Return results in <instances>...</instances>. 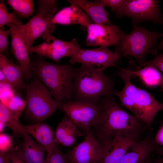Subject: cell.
Wrapping results in <instances>:
<instances>
[{
  "instance_id": "1",
  "label": "cell",
  "mask_w": 163,
  "mask_h": 163,
  "mask_svg": "<svg viewBox=\"0 0 163 163\" xmlns=\"http://www.w3.org/2000/svg\"><path fill=\"white\" fill-rule=\"evenodd\" d=\"M97 104L99 115L91 131L101 146L118 133L138 140L147 129L138 117L120 107L113 96L102 97Z\"/></svg>"
},
{
  "instance_id": "2",
  "label": "cell",
  "mask_w": 163,
  "mask_h": 163,
  "mask_svg": "<svg viewBox=\"0 0 163 163\" xmlns=\"http://www.w3.org/2000/svg\"><path fill=\"white\" fill-rule=\"evenodd\" d=\"M127 69L120 68L116 72V75L123 80L124 85L121 91H116L114 95L119 98L123 107L132 112L149 128L157 114L163 110V103L145 90L134 85L131 79L134 76Z\"/></svg>"
},
{
  "instance_id": "3",
  "label": "cell",
  "mask_w": 163,
  "mask_h": 163,
  "mask_svg": "<svg viewBox=\"0 0 163 163\" xmlns=\"http://www.w3.org/2000/svg\"><path fill=\"white\" fill-rule=\"evenodd\" d=\"M103 71L83 65L76 69L72 84V101L96 104L102 97L114 95L115 82Z\"/></svg>"
},
{
  "instance_id": "4",
  "label": "cell",
  "mask_w": 163,
  "mask_h": 163,
  "mask_svg": "<svg viewBox=\"0 0 163 163\" xmlns=\"http://www.w3.org/2000/svg\"><path fill=\"white\" fill-rule=\"evenodd\" d=\"M76 69L66 64L49 62L40 58L30 62V70L48 89L56 100L71 99L72 84Z\"/></svg>"
},
{
  "instance_id": "5",
  "label": "cell",
  "mask_w": 163,
  "mask_h": 163,
  "mask_svg": "<svg viewBox=\"0 0 163 163\" xmlns=\"http://www.w3.org/2000/svg\"><path fill=\"white\" fill-rule=\"evenodd\" d=\"M133 27V31L120 40L115 52L122 56L129 55L134 57L139 65L146 61L147 53L157 55L156 41L163 37V33L150 31L136 25Z\"/></svg>"
},
{
  "instance_id": "6",
  "label": "cell",
  "mask_w": 163,
  "mask_h": 163,
  "mask_svg": "<svg viewBox=\"0 0 163 163\" xmlns=\"http://www.w3.org/2000/svg\"><path fill=\"white\" fill-rule=\"evenodd\" d=\"M25 89L26 114L38 123L52 115L62 102L53 98L48 89L36 78L26 85Z\"/></svg>"
},
{
  "instance_id": "7",
  "label": "cell",
  "mask_w": 163,
  "mask_h": 163,
  "mask_svg": "<svg viewBox=\"0 0 163 163\" xmlns=\"http://www.w3.org/2000/svg\"><path fill=\"white\" fill-rule=\"evenodd\" d=\"M58 9L56 0H40L36 14L21 27V33L27 48L33 46L35 40L48 30L53 32L56 25L52 23Z\"/></svg>"
},
{
  "instance_id": "8",
  "label": "cell",
  "mask_w": 163,
  "mask_h": 163,
  "mask_svg": "<svg viewBox=\"0 0 163 163\" xmlns=\"http://www.w3.org/2000/svg\"><path fill=\"white\" fill-rule=\"evenodd\" d=\"M116 17L129 18L133 25L143 21L163 24V17L156 0H126L116 11Z\"/></svg>"
},
{
  "instance_id": "9",
  "label": "cell",
  "mask_w": 163,
  "mask_h": 163,
  "mask_svg": "<svg viewBox=\"0 0 163 163\" xmlns=\"http://www.w3.org/2000/svg\"><path fill=\"white\" fill-rule=\"evenodd\" d=\"M59 107L85 136L99 118L100 109L97 104L70 101L62 102Z\"/></svg>"
},
{
  "instance_id": "10",
  "label": "cell",
  "mask_w": 163,
  "mask_h": 163,
  "mask_svg": "<svg viewBox=\"0 0 163 163\" xmlns=\"http://www.w3.org/2000/svg\"><path fill=\"white\" fill-rule=\"evenodd\" d=\"M121 56L107 47L85 49L79 47L70 57L69 62L70 64L78 62L97 70L103 71L115 66L116 62Z\"/></svg>"
},
{
  "instance_id": "11",
  "label": "cell",
  "mask_w": 163,
  "mask_h": 163,
  "mask_svg": "<svg viewBox=\"0 0 163 163\" xmlns=\"http://www.w3.org/2000/svg\"><path fill=\"white\" fill-rule=\"evenodd\" d=\"M51 32L50 30L45 32L42 35L45 41L27 48V51L36 53L41 56L48 58L58 63L63 57H70L75 50L79 47L75 38L66 41L53 37Z\"/></svg>"
},
{
  "instance_id": "12",
  "label": "cell",
  "mask_w": 163,
  "mask_h": 163,
  "mask_svg": "<svg viewBox=\"0 0 163 163\" xmlns=\"http://www.w3.org/2000/svg\"><path fill=\"white\" fill-rule=\"evenodd\" d=\"M86 42L89 46L108 47L116 46L126 34L116 25L110 22L102 24L92 23L87 27Z\"/></svg>"
},
{
  "instance_id": "13",
  "label": "cell",
  "mask_w": 163,
  "mask_h": 163,
  "mask_svg": "<svg viewBox=\"0 0 163 163\" xmlns=\"http://www.w3.org/2000/svg\"><path fill=\"white\" fill-rule=\"evenodd\" d=\"M66 154L70 163H99L104 157L102 147L91 131Z\"/></svg>"
},
{
  "instance_id": "14",
  "label": "cell",
  "mask_w": 163,
  "mask_h": 163,
  "mask_svg": "<svg viewBox=\"0 0 163 163\" xmlns=\"http://www.w3.org/2000/svg\"><path fill=\"white\" fill-rule=\"evenodd\" d=\"M22 24H9L11 36V51L12 53L22 68L25 78L29 80L33 77L30 70V62L27 48L22 36L21 27Z\"/></svg>"
},
{
  "instance_id": "15",
  "label": "cell",
  "mask_w": 163,
  "mask_h": 163,
  "mask_svg": "<svg viewBox=\"0 0 163 163\" xmlns=\"http://www.w3.org/2000/svg\"><path fill=\"white\" fill-rule=\"evenodd\" d=\"M154 151L163 155V147L155 142L152 135L149 134L142 140L136 141L120 163H144L149 154Z\"/></svg>"
},
{
  "instance_id": "16",
  "label": "cell",
  "mask_w": 163,
  "mask_h": 163,
  "mask_svg": "<svg viewBox=\"0 0 163 163\" xmlns=\"http://www.w3.org/2000/svg\"><path fill=\"white\" fill-rule=\"evenodd\" d=\"M137 140L133 138L117 134L114 138L102 147L104 157L99 163H120L123 158Z\"/></svg>"
},
{
  "instance_id": "17",
  "label": "cell",
  "mask_w": 163,
  "mask_h": 163,
  "mask_svg": "<svg viewBox=\"0 0 163 163\" xmlns=\"http://www.w3.org/2000/svg\"><path fill=\"white\" fill-rule=\"evenodd\" d=\"M22 142L14 149V151L26 163H45L46 151L26 133Z\"/></svg>"
},
{
  "instance_id": "18",
  "label": "cell",
  "mask_w": 163,
  "mask_h": 163,
  "mask_svg": "<svg viewBox=\"0 0 163 163\" xmlns=\"http://www.w3.org/2000/svg\"><path fill=\"white\" fill-rule=\"evenodd\" d=\"M70 4L55 14L52 21L53 24H78L87 27L93 23L90 18L80 7L73 4Z\"/></svg>"
},
{
  "instance_id": "19",
  "label": "cell",
  "mask_w": 163,
  "mask_h": 163,
  "mask_svg": "<svg viewBox=\"0 0 163 163\" xmlns=\"http://www.w3.org/2000/svg\"><path fill=\"white\" fill-rule=\"evenodd\" d=\"M0 72L7 83L14 89H25L24 82V73L19 65L10 61L4 53H0Z\"/></svg>"
},
{
  "instance_id": "20",
  "label": "cell",
  "mask_w": 163,
  "mask_h": 163,
  "mask_svg": "<svg viewBox=\"0 0 163 163\" xmlns=\"http://www.w3.org/2000/svg\"><path fill=\"white\" fill-rule=\"evenodd\" d=\"M77 127L67 116L64 117L54 132L56 143L65 147L74 145L78 137L85 136Z\"/></svg>"
},
{
  "instance_id": "21",
  "label": "cell",
  "mask_w": 163,
  "mask_h": 163,
  "mask_svg": "<svg viewBox=\"0 0 163 163\" xmlns=\"http://www.w3.org/2000/svg\"><path fill=\"white\" fill-rule=\"evenodd\" d=\"M126 69L134 76L138 77L146 86L150 88L160 87L163 92V75L153 66L149 65L141 68L137 67L131 60Z\"/></svg>"
},
{
  "instance_id": "22",
  "label": "cell",
  "mask_w": 163,
  "mask_h": 163,
  "mask_svg": "<svg viewBox=\"0 0 163 163\" xmlns=\"http://www.w3.org/2000/svg\"><path fill=\"white\" fill-rule=\"evenodd\" d=\"M23 126L26 132L31 136L47 153L56 144L55 142L54 132L46 123L40 122Z\"/></svg>"
},
{
  "instance_id": "23",
  "label": "cell",
  "mask_w": 163,
  "mask_h": 163,
  "mask_svg": "<svg viewBox=\"0 0 163 163\" xmlns=\"http://www.w3.org/2000/svg\"><path fill=\"white\" fill-rule=\"evenodd\" d=\"M70 4L80 7L90 18L94 23L104 24L110 22L108 12L100 0L88 1L86 0H69Z\"/></svg>"
},
{
  "instance_id": "24",
  "label": "cell",
  "mask_w": 163,
  "mask_h": 163,
  "mask_svg": "<svg viewBox=\"0 0 163 163\" xmlns=\"http://www.w3.org/2000/svg\"><path fill=\"white\" fill-rule=\"evenodd\" d=\"M20 114L10 110L2 103H0V122L10 129L15 136H22L26 132L23 125L19 122Z\"/></svg>"
},
{
  "instance_id": "25",
  "label": "cell",
  "mask_w": 163,
  "mask_h": 163,
  "mask_svg": "<svg viewBox=\"0 0 163 163\" xmlns=\"http://www.w3.org/2000/svg\"><path fill=\"white\" fill-rule=\"evenodd\" d=\"M7 3L21 17L27 18L33 14L34 2L32 0H8Z\"/></svg>"
},
{
  "instance_id": "26",
  "label": "cell",
  "mask_w": 163,
  "mask_h": 163,
  "mask_svg": "<svg viewBox=\"0 0 163 163\" xmlns=\"http://www.w3.org/2000/svg\"><path fill=\"white\" fill-rule=\"evenodd\" d=\"M21 24L22 23L19 20L15 13H9L3 0H0V28L2 29L5 25L9 24Z\"/></svg>"
},
{
  "instance_id": "27",
  "label": "cell",
  "mask_w": 163,
  "mask_h": 163,
  "mask_svg": "<svg viewBox=\"0 0 163 163\" xmlns=\"http://www.w3.org/2000/svg\"><path fill=\"white\" fill-rule=\"evenodd\" d=\"M45 163H70L66 153L62 152L56 144L52 149L47 153Z\"/></svg>"
},
{
  "instance_id": "28",
  "label": "cell",
  "mask_w": 163,
  "mask_h": 163,
  "mask_svg": "<svg viewBox=\"0 0 163 163\" xmlns=\"http://www.w3.org/2000/svg\"><path fill=\"white\" fill-rule=\"evenodd\" d=\"M26 105V100L15 94L5 105L11 111L21 115Z\"/></svg>"
},
{
  "instance_id": "29",
  "label": "cell",
  "mask_w": 163,
  "mask_h": 163,
  "mask_svg": "<svg viewBox=\"0 0 163 163\" xmlns=\"http://www.w3.org/2000/svg\"><path fill=\"white\" fill-rule=\"evenodd\" d=\"M14 89L7 82L0 83V102L5 104L15 94Z\"/></svg>"
},
{
  "instance_id": "30",
  "label": "cell",
  "mask_w": 163,
  "mask_h": 163,
  "mask_svg": "<svg viewBox=\"0 0 163 163\" xmlns=\"http://www.w3.org/2000/svg\"><path fill=\"white\" fill-rule=\"evenodd\" d=\"M149 65L153 66L163 74V53L157 55L152 60L136 66L140 67Z\"/></svg>"
},
{
  "instance_id": "31",
  "label": "cell",
  "mask_w": 163,
  "mask_h": 163,
  "mask_svg": "<svg viewBox=\"0 0 163 163\" xmlns=\"http://www.w3.org/2000/svg\"><path fill=\"white\" fill-rule=\"evenodd\" d=\"M10 34V30L0 29V53H5L8 56L7 51L8 38Z\"/></svg>"
},
{
  "instance_id": "32",
  "label": "cell",
  "mask_w": 163,
  "mask_h": 163,
  "mask_svg": "<svg viewBox=\"0 0 163 163\" xmlns=\"http://www.w3.org/2000/svg\"><path fill=\"white\" fill-rule=\"evenodd\" d=\"M10 137L2 133H0V152L7 153L11 148Z\"/></svg>"
},
{
  "instance_id": "33",
  "label": "cell",
  "mask_w": 163,
  "mask_h": 163,
  "mask_svg": "<svg viewBox=\"0 0 163 163\" xmlns=\"http://www.w3.org/2000/svg\"><path fill=\"white\" fill-rule=\"evenodd\" d=\"M125 1V0H100L101 3L105 7H109L114 12L116 11Z\"/></svg>"
},
{
  "instance_id": "34",
  "label": "cell",
  "mask_w": 163,
  "mask_h": 163,
  "mask_svg": "<svg viewBox=\"0 0 163 163\" xmlns=\"http://www.w3.org/2000/svg\"><path fill=\"white\" fill-rule=\"evenodd\" d=\"M11 159V163H26L18 155L14 149H12L8 152Z\"/></svg>"
},
{
  "instance_id": "35",
  "label": "cell",
  "mask_w": 163,
  "mask_h": 163,
  "mask_svg": "<svg viewBox=\"0 0 163 163\" xmlns=\"http://www.w3.org/2000/svg\"><path fill=\"white\" fill-rule=\"evenodd\" d=\"M155 139L158 145H163V123L162 126L157 133Z\"/></svg>"
},
{
  "instance_id": "36",
  "label": "cell",
  "mask_w": 163,
  "mask_h": 163,
  "mask_svg": "<svg viewBox=\"0 0 163 163\" xmlns=\"http://www.w3.org/2000/svg\"><path fill=\"white\" fill-rule=\"evenodd\" d=\"M0 163H11V159L8 152H0Z\"/></svg>"
},
{
  "instance_id": "37",
  "label": "cell",
  "mask_w": 163,
  "mask_h": 163,
  "mask_svg": "<svg viewBox=\"0 0 163 163\" xmlns=\"http://www.w3.org/2000/svg\"><path fill=\"white\" fill-rule=\"evenodd\" d=\"M157 49L158 50H163V38L160 43L157 45Z\"/></svg>"
},
{
  "instance_id": "38",
  "label": "cell",
  "mask_w": 163,
  "mask_h": 163,
  "mask_svg": "<svg viewBox=\"0 0 163 163\" xmlns=\"http://www.w3.org/2000/svg\"><path fill=\"white\" fill-rule=\"evenodd\" d=\"M144 163H153L149 155L147 157Z\"/></svg>"
},
{
  "instance_id": "39",
  "label": "cell",
  "mask_w": 163,
  "mask_h": 163,
  "mask_svg": "<svg viewBox=\"0 0 163 163\" xmlns=\"http://www.w3.org/2000/svg\"><path fill=\"white\" fill-rule=\"evenodd\" d=\"M154 163H163V158H158L156 160Z\"/></svg>"
},
{
  "instance_id": "40",
  "label": "cell",
  "mask_w": 163,
  "mask_h": 163,
  "mask_svg": "<svg viewBox=\"0 0 163 163\" xmlns=\"http://www.w3.org/2000/svg\"><path fill=\"white\" fill-rule=\"evenodd\" d=\"M163 123V122H162V123Z\"/></svg>"
}]
</instances>
